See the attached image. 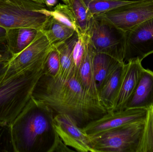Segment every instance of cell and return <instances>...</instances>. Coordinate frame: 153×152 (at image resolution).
Segmentation results:
<instances>
[{
	"label": "cell",
	"mask_w": 153,
	"mask_h": 152,
	"mask_svg": "<svg viewBox=\"0 0 153 152\" xmlns=\"http://www.w3.org/2000/svg\"><path fill=\"white\" fill-rule=\"evenodd\" d=\"M60 68L59 53L56 47L52 46L46 59L45 74L53 78L57 77L60 73Z\"/></svg>",
	"instance_id": "obj_24"
},
{
	"label": "cell",
	"mask_w": 153,
	"mask_h": 152,
	"mask_svg": "<svg viewBox=\"0 0 153 152\" xmlns=\"http://www.w3.org/2000/svg\"><path fill=\"white\" fill-rule=\"evenodd\" d=\"M135 0H84L92 17L99 16L133 2Z\"/></svg>",
	"instance_id": "obj_21"
},
{
	"label": "cell",
	"mask_w": 153,
	"mask_h": 152,
	"mask_svg": "<svg viewBox=\"0 0 153 152\" xmlns=\"http://www.w3.org/2000/svg\"><path fill=\"white\" fill-rule=\"evenodd\" d=\"M53 125L56 132L67 146L79 152H96L93 139L68 115L56 114Z\"/></svg>",
	"instance_id": "obj_10"
},
{
	"label": "cell",
	"mask_w": 153,
	"mask_h": 152,
	"mask_svg": "<svg viewBox=\"0 0 153 152\" xmlns=\"http://www.w3.org/2000/svg\"><path fill=\"white\" fill-rule=\"evenodd\" d=\"M75 151L67 146L63 142L58 134L56 132L54 140L48 152H71Z\"/></svg>",
	"instance_id": "obj_27"
},
{
	"label": "cell",
	"mask_w": 153,
	"mask_h": 152,
	"mask_svg": "<svg viewBox=\"0 0 153 152\" xmlns=\"http://www.w3.org/2000/svg\"><path fill=\"white\" fill-rule=\"evenodd\" d=\"M78 38V35L75 32L73 35L66 41L55 46L60 57V73L58 77L68 79L76 77V68L74 62L73 51Z\"/></svg>",
	"instance_id": "obj_15"
},
{
	"label": "cell",
	"mask_w": 153,
	"mask_h": 152,
	"mask_svg": "<svg viewBox=\"0 0 153 152\" xmlns=\"http://www.w3.org/2000/svg\"><path fill=\"white\" fill-rule=\"evenodd\" d=\"M84 54L76 78L85 93L97 103L102 104L99 97V90L94 70V56L95 52L89 42L87 35L84 34Z\"/></svg>",
	"instance_id": "obj_13"
},
{
	"label": "cell",
	"mask_w": 153,
	"mask_h": 152,
	"mask_svg": "<svg viewBox=\"0 0 153 152\" xmlns=\"http://www.w3.org/2000/svg\"><path fill=\"white\" fill-rule=\"evenodd\" d=\"M153 106V71L144 68L125 109H145Z\"/></svg>",
	"instance_id": "obj_14"
},
{
	"label": "cell",
	"mask_w": 153,
	"mask_h": 152,
	"mask_svg": "<svg viewBox=\"0 0 153 152\" xmlns=\"http://www.w3.org/2000/svg\"><path fill=\"white\" fill-rule=\"evenodd\" d=\"M33 1L38 2L40 3L44 4L46 5V0H33Z\"/></svg>",
	"instance_id": "obj_32"
},
{
	"label": "cell",
	"mask_w": 153,
	"mask_h": 152,
	"mask_svg": "<svg viewBox=\"0 0 153 152\" xmlns=\"http://www.w3.org/2000/svg\"><path fill=\"white\" fill-rule=\"evenodd\" d=\"M48 52L38 61L0 82V122L10 125L27 105L45 73Z\"/></svg>",
	"instance_id": "obj_3"
},
{
	"label": "cell",
	"mask_w": 153,
	"mask_h": 152,
	"mask_svg": "<svg viewBox=\"0 0 153 152\" xmlns=\"http://www.w3.org/2000/svg\"><path fill=\"white\" fill-rule=\"evenodd\" d=\"M52 46L45 35L39 30L31 43L8 62L5 74L0 82L6 80L41 59Z\"/></svg>",
	"instance_id": "obj_11"
},
{
	"label": "cell",
	"mask_w": 153,
	"mask_h": 152,
	"mask_svg": "<svg viewBox=\"0 0 153 152\" xmlns=\"http://www.w3.org/2000/svg\"><path fill=\"white\" fill-rule=\"evenodd\" d=\"M125 64V62L120 64L99 90L101 103L107 109L108 112L111 110L118 93Z\"/></svg>",
	"instance_id": "obj_17"
},
{
	"label": "cell",
	"mask_w": 153,
	"mask_h": 152,
	"mask_svg": "<svg viewBox=\"0 0 153 152\" xmlns=\"http://www.w3.org/2000/svg\"><path fill=\"white\" fill-rule=\"evenodd\" d=\"M0 152H15L10 125L0 122Z\"/></svg>",
	"instance_id": "obj_25"
},
{
	"label": "cell",
	"mask_w": 153,
	"mask_h": 152,
	"mask_svg": "<svg viewBox=\"0 0 153 152\" xmlns=\"http://www.w3.org/2000/svg\"><path fill=\"white\" fill-rule=\"evenodd\" d=\"M72 11L80 34H85L88 30L92 16L84 0H69L67 4Z\"/></svg>",
	"instance_id": "obj_20"
},
{
	"label": "cell",
	"mask_w": 153,
	"mask_h": 152,
	"mask_svg": "<svg viewBox=\"0 0 153 152\" xmlns=\"http://www.w3.org/2000/svg\"><path fill=\"white\" fill-rule=\"evenodd\" d=\"M39 30L28 28L7 29L6 44L13 57L19 54L31 43Z\"/></svg>",
	"instance_id": "obj_16"
},
{
	"label": "cell",
	"mask_w": 153,
	"mask_h": 152,
	"mask_svg": "<svg viewBox=\"0 0 153 152\" xmlns=\"http://www.w3.org/2000/svg\"><path fill=\"white\" fill-rule=\"evenodd\" d=\"M147 110L125 109L117 112H109L98 119L89 123L84 128L92 138L126 125L144 121Z\"/></svg>",
	"instance_id": "obj_9"
},
{
	"label": "cell",
	"mask_w": 153,
	"mask_h": 152,
	"mask_svg": "<svg viewBox=\"0 0 153 152\" xmlns=\"http://www.w3.org/2000/svg\"><path fill=\"white\" fill-rule=\"evenodd\" d=\"M145 120L128 124L93 137L95 152H137Z\"/></svg>",
	"instance_id": "obj_6"
},
{
	"label": "cell",
	"mask_w": 153,
	"mask_h": 152,
	"mask_svg": "<svg viewBox=\"0 0 153 152\" xmlns=\"http://www.w3.org/2000/svg\"><path fill=\"white\" fill-rule=\"evenodd\" d=\"M97 17L120 30L127 32L153 17V1L135 0L131 3Z\"/></svg>",
	"instance_id": "obj_7"
},
{
	"label": "cell",
	"mask_w": 153,
	"mask_h": 152,
	"mask_svg": "<svg viewBox=\"0 0 153 152\" xmlns=\"http://www.w3.org/2000/svg\"><path fill=\"white\" fill-rule=\"evenodd\" d=\"M125 62L142 61L153 54V17L125 32Z\"/></svg>",
	"instance_id": "obj_8"
},
{
	"label": "cell",
	"mask_w": 153,
	"mask_h": 152,
	"mask_svg": "<svg viewBox=\"0 0 153 152\" xmlns=\"http://www.w3.org/2000/svg\"><path fill=\"white\" fill-rule=\"evenodd\" d=\"M49 14L57 21L72 29L78 35L80 34L75 17L68 4H57L49 10Z\"/></svg>",
	"instance_id": "obj_22"
},
{
	"label": "cell",
	"mask_w": 153,
	"mask_h": 152,
	"mask_svg": "<svg viewBox=\"0 0 153 152\" xmlns=\"http://www.w3.org/2000/svg\"><path fill=\"white\" fill-rule=\"evenodd\" d=\"M95 53L108 54L125 62V32L97 16L93 17L86 33Z\"/></svg>",
	"instance_id": "obj_5"
},
{
	"label": "cell",
	"mask_w": 153,
	"mask_h": 152,
	"mask_svg": "<svg viewBox=\"0 0 153 152\" xmlns=\"http://www.w3.org/2000/svg\"><path fill=\"white\" fill-rule=\"evenodd\" d=\"M113 57L102 53H95L94 56L93 66L94 76L98 90L102 86L109 76L121 63Z\"/></svg>",
	"instance_id": "obj_18"
},
{
	"label": "cell",
	"mask_w": 153,
	"mask_h": 152,
	"mask_svg": "<svg viewBox=\"0 0 153 152\" xmlns=\"http://www.w3.org/2000/svg\"><path fill=\"white\" fill-rule=\"evenodd\" d=\"M152 1H153V0H152Z\"/></svg>",
	"instance_id": "obj_33"
},
{
	"label": "cell",
	"mask_w": 153,
	"mask_h": 152,
	"mask_svg": "<svg viewBox=\"0 0 153 152\" xmlns=\"http://www.w3.org/2000/svg\"><path fill=\"white\" fill-rule=\"evenodd\" d=\"M41 31L51 45L56 46L71 37L75 33L72 29L65 26L50 16Z\"/></svg>",
	"instance_id": "obj_19"
},
{
	"label": "cell",
	"mask_w": 153,
	"mask_h": 152,
	"mask_svg": "<svg viewBox=\"0 0 153 152\" xmlns=\"http://www.w3.org/2000/svg\"><path fill=\"white\" fill-rule=\"evenodd\" d=\"M31 97L49 107L55 114L68 115L82 128L108 112L104 106L85 93L76 77L64 79L44 73Z\"/></svg>",
	"instance_id": "obj_1"
},
{
	"label": "cell",
	"mask_w": 153,
	"mask_h": 152,
	"mask_svg": "<svg viewBox=\"0 0 153 152\" xmlns=\"http://www.w3.org/2000/svg\"><path fill=\"white\" fill-rule=\"evenodd\" d=\"M57 0H46V5L47 8H52L56 4Z\"/></svg>",
	"instance_id": "obj_31"
},
{
	"label": "cell",
	"mask_w": 153,
	"mask_h": 152,
	"mask_svg": "<svg viewBox=\"0 0 153 152\" xmlns=\"http://www.w3.org/2000/svg\"><path fill=\"white\" fill-rule=\"evenodd\" d=\"M47 8L33 0H0V26L41 30L50 16Z\"/></svg>",
	"instance_id": "obj_4"
},
{
	"label": "cell",
	"mask_w": 153,
	"mask_h": 152,
	"mask_svg": "<svg viewBox=\"0 0 153 152\" xmlns=\"http://www.w3.org/2000/svg\"><path fill=\"white\" fill-rule=\"evenodd\" d=\"M137 152H153V106L147 110Z\"/></svg>",
	"instance_id": "obj_23"
},
{
	"label": "cell",
	"mask_w": 153,
	"mask_h": 152,
	"mask_svg": "<svg viewBox=\"0 0 153 152\" xmlns=\"http://www.w3.org/2000/svg\"><path fill=\"white\" fill-rule=\"evenodd\" d=\"M85 49L84 34L78 35V38L73 51L74 62L76 68V77L78 70L82 61Z\"/></svg>",
	"instance_id": "obj_26"
},
{
	"label": "cell",
	"mask_w": 153,
	"mask_h": 152,
	"mask_svg": "<svg viewBox=\"0 0 153 152\" xmlns=\"http://www.w3.org/2000/svg\"><path fill=\"white\" fill-rule=\"evenodd\" d=\"M7 29L0 26V41H6Z\"/></svg>",
	"instance_id": "obj_30"
},
{
	"label": "cell",
	"mask_w": 153,
	"mask_h": 152,
	"mask_svg": "<svg viewBox=\"0 0 153 152\" xmlns=\"http://www.w3.org/2000/svg\"><path fill=\"white\" fill-rule=\"evenodd\" d=\"M8 62L0 61V81H1L6 71Z\"/></svg>",
	"instance_id": "obj_29"
},
{
	"label": "cell",
	"mask_w": 153,
	"mask_h": 152,
	"mask_svg": "<svg viewBox=\"0 0 153 152\" xmlns=\"http://www.w3.org/2000/svg\"><path fill=\"white\" fill-rule=\"evenodd\" d=\"M142 62L137 59L125 63L119 90L110 112L120 111L125 109L128 101L134 91L144 68Z\"/></svg>",
	"instance_id": "obj_12"
},
{
	"label": "cell",
	"mask_w": 153,
	"mask_h": 152,
	"mask_svg": "<svg viewBox=\"0 0 153 152\" xmlns=\"http://www.w3.org/2000/svg\"><path fill=\"white\" fill-rule=\"evenodd\" d=\"M13 58L6 44V41H0V61L9 62Z\"/></svg>",
	"instance_id": "obj_28"
},
{
	"label": "cell",
	"mask_w": 153,
	"mask_h": 152,
	"mask_svg": "<svg viewBox=\"0 0 153 152\" xmlns=\"http://www.w3.org/2000/svg\"><path fill=\"white\" fill-rule=\"evenodd\" d=\"M55 113L32 97L11 124L15 152H48L53 143Z\"/></svg>",
	"instance_id": "obj_2"
}]
</instances>
